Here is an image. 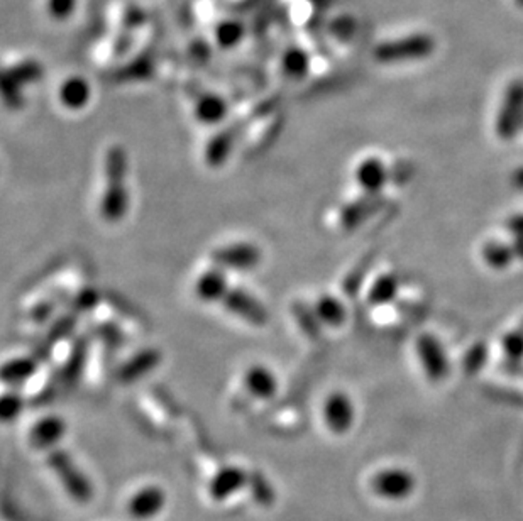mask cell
I'll return each mask as SVG.
<instances>
[{"label": "cell", "mask_w": 523, "mask_h": 521, "mask_svg": "<svg viewBox=\"0 0 523 521\" xmlns=\"http://www.w3.org/2000/svg\"><path fill=\"white\" fill-rule=\"evenodd\" d=\"M170 503V496L160 483H143L134 487L126 498L124 513L131 521H156L162 518Z\"/></svg>", "instance_id": "obj_1"}, {"label": "cell", "mask_w": 523, "mask_h": 521, "mask_svg": "<svg viewBox=\"0 0 523 521\" xmlns=\"http://www.w3.org/2000/svg\"><path fill=\"white\" fill-rule=\"evenodd\" d=\"M435 50V41L429 35H410L393 41H386L375 50L379 63H405L418 61L431 56Z\"/></svg>", "instance_id": "obj_2"}, {"label": "cell", "mask_w": 523, "mask_h": 521, "mask_svg": "<svg viewBox=\"0 0 523 521\" xmlns=\"http://www.w3.org/2000/svg\"><path fill=\"white\" fill-rule=\"evenodd\" d=\"M251 485V472L239 464H224L207 481V496L212 503L224 504Z\"/></svg>", "instance_id": "obj_3"}, {"label": "cell", "mask_w": 523, "mask_h": 521, "mask_svg": "<svg viewBox=\"0 0 523 521\" xmlns=\"http://www.w3.org/2000/svg\"><path fill=\"white\" fill-rule=\"evenodd\" d=\"M371 493L384 501H401L416 489L414 476L400 468L381 469L369 479Z\"/></svg>", "instance_id": "obj_4"}, {"label": "cell", "mask_w": 523, "mask_h": 521, "mask_svg": "<svg viewBox=\"0 0 523 521\" xmlns=\"http://www.w3.org/2000/svg\"><path fill=\"white\" fill-rule=\"evenodd\" d=\"M48 464L58 474L61 485L67 487V493H70L78 501H89L93 494L91 483L83 470L76 468L72 457L65 454L61 449L53 450L48 454Z\"/></svg>", "instance_id": "obj_5"}, {"label": "cell", "mask_w": 523, "mask_h": 521, "mask_svg": "<svg viewBox=\"0 0 523 521\" xmlns=\"http://www.w3.org/2000/svg\"><path fill=\"white\" fill-rule=\"evenodd\" d=\"M356 418L354 403L343 391H332L322 405L325 429L334 435H345L353 429Z\"/></svg>", "instance_id": "obj_6"}, {"label": "cell", "mask_w": 523, "mask_h": 521, "mask_svg": "<svg viewBox=\"0 0 523 521\" xmlns=\"http://www.w3.org/2000/svg\"><path fill=\"white\" fill-rule=\"evenodd\" d=\"M68 431V423L59 414H44L29 429L28 442L39 452H53L59 449L65 435Z\"/></svg>", "instance_id": "obj_7"}, {"label": "cell", "mask_w": 523, "mask_h": 521, "mask_svg": "<svg viewBox=\"0 0 523 521\" xmlns=\"http://www.w3.org/2000/svg\"><path fill=\"white\" fill-rule=\"evenodd\" d=\"M210 261L220 270H253L261 261V251L251 242H235L214 249Z\"/></svg>", "instance_id": "obj_8"}, {"label": "cell", "mask_w": 523, "mask_h": 521, "mask_svg": "<svg viewBox=\"0 0 523 521\" xmlns=\"http://www.w3.org/2000/svg\"><path fill=\"white\" fill-rule=\"evenodd\" d=\"M227 312H231L237 319L248 322V324L263 327L268 324V310L265 305L256 300L253 295H250L244 289L239 288H229L226 296L220 302Z\"/></svg>", "instance_id": "obj_9"}, {"label": "cell", "mask_w": 523, "mask_h": 521, "mask_svg": "<svg viewBox=\"0 0 523 521\" xmlns=\"http://www.w3.org/2000/svg\"><path fill=\"white\" fill-rule=\"evenodd\" d=\"M41 72H43L41 67L33 59L20 61V63H16L12 68L5 70L4 78H2V93H4L5 104L9 107H19L22 102L20 89L24 85L36 82L37 78L41 76Z\"/></svg>", "instance_id": "obj_10"}, {"label": "cell", "mask_w": 523, "mask_h": 521, "mask_svg": "<svg viewBox=\"0 0 523 521\" xmlns=\"http://www.w3.org/2000/svg\"><path fill=\"white\" fill-rule=\"evenodd\" d=\"M58 104L68 112H80L91 106L93 87L85 75L70 73L67 75L56 91Z\"/></svg>", "instance_id": "obj_11"}, {"label": "cell", "mask_w": 523, "mask_h": 521, "mask_svg": "<svg viewBox=\"0 0 523 521\" xmlns=\"http://www.w3.org/2000/svg\"><path fill=\"white\" fill-rule=\"evenodd\" d=\"M523 124V80H515L506 89L503 106L500 108L496 129L500 136H511Z\"/></svg>", "instance_id": "obj_12"}, {"label": "cell", "mask_w": 523, "mask_h": 521, "mask_svg": "<svg viewBox=\"0 0 523 521\" xmlns=\"http://www.w3.org/2000/svg\"><path fill=\"white\" fill-rule=\"evenodd\" d=\"M242 386L248 395L259 401H270L278 393V379L263 364H253L246 369L242 376Z\"/></svg>", "instance_id": "obj_13"}, {"label": "cell", "mask_w": 523, "mask_h": 521, "mask_svg": "<svg viewBox=\"0 0 523 521\" xmlns=\"http://www.w3.org/2000/svg\"><path fill=\"white\" fill-rule=\"evenodd\" d=\"M244 121H234L231 126L224 127L209 141L205 147V162L210 168H220L234 147L237 138L241 136Z\"/></svg>", "instance_id": "obj_14"}, {"label": "cell", "mask_w": 523, "mask_h": 521, "mask_svg": "<svg viewBox=\"0 0 523 521\" xmlns=\"http://www.w3.org/2000/svg\"><path fill=\"white\" fill-rule=\"evenodd\" d=\"M229 114V102L216 91H202L194 102V117L203 126H218Z\"/></svg>", "instance_id": "obj_15"}, {"label": "cell", "mask_w": 523, "mask_h": 521, "mask_svg": "<svg viewBox=\"0 0 523 521\" xmlns=\"http://www.w3.org/2000/svg\"><path fill=\"white\" fill-rule=\"evenodd\" d=\"M129 190L126 183H107L100 198V216L110 224L121 222L129 212Z\"/></svg>", "instance_id": "obj_16"}, {"label": "cell", "mask_w": 523, "mask_h": 521, "mask_svg": "<svg viewBox=\"0 0 523 521\" xmlns=\"http://www.w3.org/2000/svg\"><path fill=\"white\" fill-rule=\"evenodd\" d=\"M227 291H229V285H227L224 270L216 266L203 271L195 281V295L203 304H220Z\"/></svg>", "instance_id": "obj_17"}, {"label": "cell", "mask_w": 523, "mask_h": 521, "mask_svg": "<svg viewBox=\"0 0 523 521\" xmlns=\"http://www.w3.org/2000/svg\"><path fill=\"white\" fill-rule=\"evenodd\" d=\"M162 362V352L156 349H145L127 359L117 373V378L123 383H132L151 373Z\"/></svg>", "instance_id": "obj_18"}, {"label": "cell", "mask_w": 523, "mask_h": 521, "mask_svg": "<svg viewBox=\"0 0 523 521\" xmlns=\"http://www.w3.org/2000/svg\"><path fill=\"white\" fill-rule=\"evenodd\" d=\"M83 0H39L41 14L54 26H67L82 11Z\"/></svg>", "instance_id": "obj_19"}, {"label": "cell", "mask_w": 523, "mask_h": 521, "mask_svg": "<svg viewBox=\"0 0 523 521\" xmlns=\"http://www.w3.org/2000/svg\"><path fill=\"white\" fill-rule=\"evenodd\" d=\"M37 366H39V359L35 354L7 360L2 367V381L9 386L24 384L36 375Z\"/></svg>", "instance_id": "obj_20"}, {"label": "cell", "mask_w": 523, "mask_h": 521, "mask_svg": "<svg viewBox=\"0 0 523 521\" xmlns=\"http://www.w3.org/2000/svg\"><path fill=\"white\" fill-rule=\"evenodd\" d=\"M281 72L291 80H302L310 72V56L300 46H289L281 54Z\"/></svg>", "instance_id": "obj_21"}, {"label": "cell", "mask_w": 523, "mask_h": 521, "mask_svg": "<svg viewBox=\"0 0 523 521\" xmlns=\"http://www.w3.org/2000/svg\"><path fill=\"white\" fill-rule=\"evenodd\" d=\"M356 178L362 190L368 193H376L386 181V170L376 158H368L356 170Z\"/></svg>", "instance_id": "obj_22"}, {"label": "cell", "mask_w": 523, "mask_h": 521, "mask_svg": "<svg viewBox=\"0 0 523 521\" xmlns=\"http://www.w3.org/2000/svg\"><path fill=\"white\" fill-rule=\"evenodd\" d=\"M127 170H129V162H127L126 149L119 144L110 146L106 153L104 160V175L107 183H126Z\"/></svg>", "instance_id": "obj_23"}, {"label": "cell", "mask_w": 523, "mask_h": 521, "mask_svg": "<svg viewBox=\"0 0 523 521\" xmlns=\"http://www.w3.org/2000/svg\"><path fill=\"white\" fill-rule=\"evenodd\" d=\"M319 320L329 327H341L345 320V308H344L341 300L336 296L324 293L317 298L315 306H313Z\"/></svg>", "instance_id": "obj_24"}, {"label": "cell", "mask_w": 523, "mask_h": 521, "mask_svg": "<svg viewBox=\"0 0 523 521\" xmlns=\"http://www.w3.org/2000/svg\"><path fill=\"white\" fill-rule=\"evenodd\" d=\"M214 37H216V43L220 48L233 50L235 46H239V43H242V39L246 37V28L237 19H224V20L217 22L216 28H214Z\"/></svg>", "instance_id": "obj_25"}, {"label": "cell", "mask_w": 523, "mask_h": 521, "mask_svg": "<svg viewBox=\"0 0 523 521\" xmlns=\"http://www.w3.org/2000/svg\"><path fill=\"white\" fill-rule=\"evenodd\" d=\"M87 352H89V342L78 341L75 342V345L70 351V356L63 366V381L65 384H75L80 375L83 371V366H85V360H87Z\"/></svg>", "instance_id": "obj_26"}, {"label": "cell", "mask_w": 523, "mask_h": 521, "mask_svg": "<svg viewBox=\"0 0 523 521\" xmlns=\"http://www.w3.org/2000/svg\"><path fill=\"white\" fill-rule=\"evenodd\" d=\"M291 313L295 322L302 328V332L307 335L308 339H319L321 337V325L322 322L319 320L315 310L312 306H308L304 302H295L291 305Z\"/></svg>", "instance_id": "obj_27"}, {"label": "cell", "mask_w": 523, "mask_h": 521, "mask_svg": "<svg viewBox=\"0 0 523 521\" xmlns=\"http://www.w3.org/2000/svg\"><path fill=\"white\" fill-rule=\"evenodd\" d=\"M24 410V398L19 391H5L0 398V418L4 423L16 420Z\"/></svg>", "instance_id": "obj_28"}, {"label": "cell", "mask_w": 523, "mask_h": 521, "mask_svg": "<svg viewBox=\"0 0 523 521\" xmlns=\"http://www.w3.org/2000/svg\"><path fill=\"white\" fill-rule=\"evenodd\" d=\"M395 289H397L395 280L390 278V276H383L375 283V287L371 288V291L368 295V300H369L371 305H381V304L388 302L395 295Z\"/></svg>", "instance_id": "obj_29"}, {"label": "cell", "mask_w": 523, "mask_h": 521, "mask_svg": "<svg viewBox=\"0 0 523 521\" xmlns=\"http://www.w3.org/2000/svg\"><path fill=\"white\" fill-rule=\"evenodd\" d=\"M97 304H99V293L95 289H91V288H85V289H82L80 293H76L73 296L68 310L80 317V315L91 312V308Z\"/></svg>", "instance_id": "obj_30"}, {"label": "cell", "mask_w": 523, "mask_h": 521, "mask_svg": "<svg viewBox=\"0 0 523 521\" xmlns=\"http://www.w3.org/2000/svg\"><path fill=\"white\" fill-rule=\"evenodd\" d=\"M368 207H369V203L364 200L354 201L353 205H347L341 212V222H343L344 227L354 229L360 222H362V217L368 216Z\"/></svg>", "instance_id": "obj_31"}, {"label": "cell", "mask_w": 523, "mask_h": 521, "mask_svg": "<svg viewBox=\"0 0 523 521\" xmlns=\"http://www.w3.org/2000/svg\"><path fill=\"white\" fill-rule=\"evenodd\" d=\"M100 334H102L104 341L107 342V343L121 345V342L124 341V335H121V332H119V328L115 325H102L100 327Z\"/></svg>", "instance_id": "obj_32"}, {"label": "cell", "mask_w": 523, "mask_h": 521, "mask_svg": "<svg viewBox=\"0 0 523 521\" xmlns=\"http://www.w3.org/2000/svg\"><path fill=\"white\" fill-rule=\"evenodd\" d=\"M515 4H517L520 9H523V0H515Z\"/></svg>", "instance_id": "obj_33"}]
</instances>
